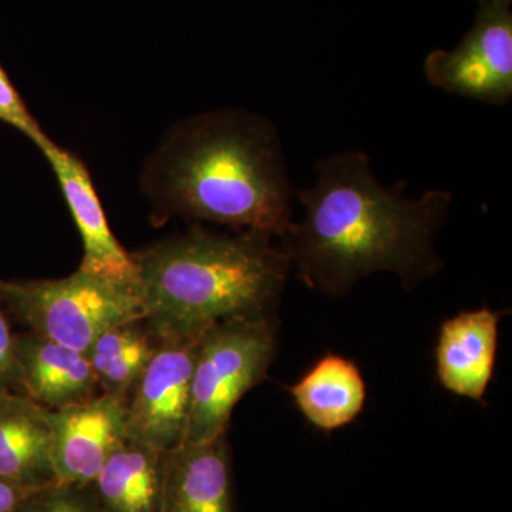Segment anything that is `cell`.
Instances as JSON below:
<instances>
[{"mask_svg":"<svg viewBox=\"0 0 512 512\" xmlns=\"http://www.w3.org/2000/svg\"><path fill=\"white\" fill-rule=\"evenodd\" d=\"M0 477L32 490L56 483L49 412L25 394H0Z\"/></svg>","mask_w":512,"mask_h":512,"instance_id":"13","label":"cell"},{"mask_svg":"<svg viewBox=\"0 0 512 512\" xmlns=\"http://www.w3.org/2000/svg\"><path fill=\"white\" fill-rule=\"evenodd\" d=\"M40 151L59 181L82 237L84 254L80 271L121 284L136 285L133 258L111 231L86 165L52 140Z\"/></svg>","mask_w":512,"mask_h":512,"instance_id":"9","label":"cell"},{"mask_svg":"<svg viewBox=\"0 0 512 512\" xmlns=\"http://www.w3.org/2000/svg\"><path fill=\"white\" fill-rule=\"evenodd\" d=\"M158 343L144 319L128 320L101 333L87 352L100 392L126 400Z\"/></svg>","mask_w":512,"mask_h":512,"instance_id":"16","label":"cell"},{"mask_svg":"<svg viewBox=\"0 0 512 512\" xmlns=\"http://www.w3.org/2000/svg\"><path fill=\"white\" fill-rule=\"evenodd\" d=\"M501 313L464 311L441 323L436 373L441 387L458 397L483 402L497 363Z\"/></svg>","mask_w":512,"mask_h":512,"instance_id":"10","label":"cell"},{"mask_svg":"<svg viewBox=\"0 0 512 512\" xmlns=\"http://www.w3.org/2000/svg\"><path fill=\"white\" fill-rule=\"evenodd\" d=\"M0 121L16 128L23 136L33 141L39 150H42L50 141L35 117L30 114L25 101L19 96L18 90L10 82L2 66H0Z\"/></svg>","mask_w":512,"mask_h":512,"instance_id":"18","label":"cell"},{"mask_svg":"<svg viewBox=\"0 0 512 512\" xmlns=\"http://www.w3.org/2000/svg\"><path fill=\"white\" fill-rule=\"evenodd\" d=\"M274 239L194 227L133 252L148 328L158 340L198 339L227 320L271 315L292 266Z\"/></svg>","mask_w":512,"mask_h":512,"instance_id":"3","label":"cell"},{"mask_svg":"<svg viewBox=\"0 0 512 512\" xmlns=\"http://www.w3.org/2000/svg\"><path fill=\"white\" fill-rule=\"evenodd\" d=\"M141 181L161 221L183 217L275 238L293 222L295 190L281 137L249 111H208L175 124Z\"/></svg>","mask_w":512,"mask_h":512,"instance_id":"2","label":"cell"},{"mask_svg":"<svg viewBox=\"0 0 512 512\" xmlns=\"http://www.w3.org/2000/svg\"><path fill=\"white\" fill-rule=\"evenodd\" d=\"M15 512H103L92 484L53 483L37 488Z\"/></svg>","mask_w":512,"mask_h":512,"instance_id":"17","label":"cell"},{"mask_svg":"<svg viewBox=\"0 0 512 512\" xmlns=\"http://www.w3.org/2000/svg\"><path fill=\"white\" fill-rule=\"evenodd\" d=\"M276 349L278 330L272 315L227 320L201 336L192 372L185 444L227 434L235 406L264 382Z\"/></svg>","mask_w":512,"mask_h":512,"instance_id":"5","label":"cell"},{"mask_svg":"<svg viewBox=\"0 0 512 512\" xmlns=\"http://www.w3.org/2000/svg\"><path fill=\"white\" fill-rule=\"evenodd\" d=\"M161 512H234L227 434L165 454Z\"/></svg>","mask_w":512,"mask_h":512,"instance_id":"11","label":"cell"},{"mask_svg":"<svg viewBox=\"0 0 512 512\" xmlns=\"http://www.w3.org/2000/svg\"><path fill=\"white\" fill-rule=\"evenodd\" d=\"M33 491L0 477V512H15Z\"/></svg>","mask_w":512,"mask_h":512,"instance_id":"20","label":"cell"},{"mask_svg":"<svg viewBox=\"0 0 512 512\" xmlns=\"http://www.w3.org/2000/svg\"><path fill=\"white\" fill-rule=\"evenodd\" d=\"M316 174L312 187L295 191L305 217L281 238L309 288L340 298L376 272L399 276L406 288L439 274L434 237L453 192L436 188L406 197L407 181L386 187L359 150L322 158Z\"/></svg>","mask_w":512,"mask_h":512,"instance_id":"1","label":"cell"},{"mask_svg":"<svg viewBox=\"0 0 512 512\" xmlns=\"http://www.w3.org/2000/svg\"><path fill=\"white\" fill-rule=\"evenodd\" d=\"M15 348L26 394L45 409H63L101 394L84 353L30 332H16Z\"/></svg>","mask_w":512,"mask_h":512,"instance_id":"12","label":"cell"},{"mask_svg":"<svg viewBox=\"0 0 512 512\" xmlns=\"http://www.w3.org/2000/svg\"><path fill=\"white\" fill-rule=\"evenodd\" d=\"M0 295L13 323L87 355L101 333L144 318L136 285L77 269L60 279L3 281Z\"/></svg>","mask_w":512,"mask_h":512,"instance_id":"4","label":"cell"},{"mask_svg":"<svg viewBox=\"0 0 512 512\" xmlns=\"http://www.w3.org/2000/svg\"><path fill=\"white\" fill-rule=\"evenodd\" d=\"M47 412L56 483L92 484L111 454L128 439L126 404L119 397L101 393Z\"/></svg>","mask_w":512,"mask_h":512,"instance_id":"8","label":"cell"},{"mask_svg":"<svg viewBox=\"0 0 512 512\" xmlns=\"http://www.w3.org/2000/svg\"><path fill=\"white\" fill-rule=\"evenodd\" d=\"M480 5H483V3H494V2H508L511 3L512 0H477Z\"/></svg>","mask_w":512,"mask_h":512,"instance_id":"21","label":"cell"},{"mask_svg":"<svg viewBox=\"0 0 512 512\" xmlns=\"http://www.w3.org/2000/svg\"><path fill=\"white\" fill-rule=\"evenodd\" d=\"M165 454L127 439L92 483L103 512H161Z\"/></svg>","mask_w":512,"mask_h":512,"instance_id":"15","label":"cell"},{"mask_svg":"<svg viewBox=\"0 0 512 512\" xmlns=\"http://www.w3.org/2000/svg\"><path fill=\"white\" fill-rule=\"evenodd\" d=\"M424 74L444 92L504 106L512 99L511 3H483L473 28L453 50H434Z\"/></svg>","mask_w":512,"mask_h":512,"instance_id":"6","label":"cell"},{"mask_svg":"<svg viewBox=\"0 0 512 512\" xmlns=\"http://www.w3.org/2000/svg\"><path fill=\"white\" fill-rule=\"evenodd\" d=\"M198 342L200 338L160 340L124 400L128 439L163 453L184 446Z\"/></svg>","mask_w":512,"mask_h":512,"instance_id":"7","label":"cell"},{"mask_svg":"<svg viewBox=\"0 0 512 512\" xmlns=\"http://www.w3.org/2000/svg\"><path fill=\"white\" fill-rule=\"evenodd\" d=\"M289 393L302 416L329 433L348 426L362 413L367 386L355 362L328 353L289 387Z\"/></svg>","mask_w":512,"mask_h":512,"instance_id":"14","label":"cell"},{"mask_svg":"<svg viewBox=\"0 0 512 512\" xmlns=\"http://www.w3.org/2000/svg\"><path fill=\"white\" fill-rule=\"evenodd\" d=\"M16 332L0 295V394H26L15 348Z\"/></svg>","mask_w":512,"mask_h":512,"instance_id":"19","label":"cell"}]
</instances>
